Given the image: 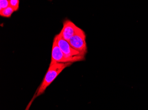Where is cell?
<instances>
[{
    "instance_id": "obj_8",
    "label": "cell",
    "mask_w": 148,
    "mask_h": 110,
    "mask_svg": "<svg viewBox=\"0 0 148 110\" xmlns=\"http://www.w3.org/2000/svg\"><path fill=\"white\" fill-rule=\"evenodd\" d=\"M0 11L10 6L9 1L8 0H1L0 1Z\"/></svg>"
},
{
    "instance_id": "obj_2",
    "label": "cell",
    "mask_w": 148,
    "mask_h": 110,
    "mask_svg": "<svg viewBox=\"0 0 148 110\" xmlns=\"http://www.w3.org/2000/svg\"><path fill=\"white\" fill-rule=\"evenodd\" d=\"M56 36L59 47L69 63H72L85 60V56L74 49L69 42L63 39L59 34Z\"/></svg>"
},
{
    "instance_id": "obj_1",
    "label": "cell",
    "mask_w": 148,
    "mask_h": 110,
    "mask_svg": "<svg viewBox=\"0 0 148 110\" xmlns=\"http://www.w3.org/2000/svg\"><path fill=\"white\" fill-rule=\"evenodd\" d=\"M72 63H50L49 67L45 77L36 92L34 96L32 99L25 110H29L33 101L40 95H42L45 91L47 88L51 85L58 75L62 72L66 68L69 67Z\"/></svg>"
},
{
    "instance_id": "obj_4",
    "label": "cell",
    "mask_w": 148,
    "mask_h": 110,
    "mask_svg": "<svg viewBox=\"0 0 148 110\" xmlns=\"http://www.w3.org/2000/svg\"><path fill=\"white\" fill-rule=\"evenodd\" d=\"M79 28L69 20H66L63 23V28L59 33V35L69 42L71 38L76 33Z\"/></svg>"
},
{
    "instance_id": "obj_5",
    "label": "cell",
    "mask_w": 148,
    "mask_h": 110,
    "mask_svg": "<svg viewBox=\"0 0 148 110\" xmlns=\"http://www.w3.org/2000/svg\"><path fill=\"white\" fill-rule=\"evenodd\" d=\"M51 63H69V60L64 56V53L59 47L56 36L55 37L53 40Z\"/></svg>"
},
{
    "instance_id": "obj_7",
    "label": "cell",
    "mask_w": 148,
    "mask_h": 110,
    "mask_svg": "<svg viewBox=\"0 0 148 110\" xmlns=\"http://www.w3.org/2000/svg\"><path fill=\"white\" fill-rule=\"evenodd\" d=\"M10 6L15 11H17L19 8V3L20 1L19 0H10L9 1Z\"/></svg>"
},
{
    "instance_id": "obj_3",
    "label": "cell",
    "mask_w": 148,
    "mask_h": 110,
    "mask_svg": "<svg viewBox=\"0 0 148 110\" xmlns=\"http://www.w3.org/2000/svg\"><path fill=\"white\" fill-rule=\"evenodd\" d=\"M86 36L84 31L79 27L77 31L69 40V43L75 50L85 56L87 53Z\"/></svg>"
},
{
    "instance_id": "obj_6",
    "label": "cell",
    "mask_w": 148,
    "mask_h": 110,
    "mask_svg": "<svg viewBox=\"0 0 148 110\" xmlns=\"http://www.w3.org/2000/svg\"><path fill=\"white\" fill-rule=\"evenodd\" d=\"M14 11L13 9L10 6L0 11V16L2 17H5V18H10Z\"/></svg>"
}]
</instances>
